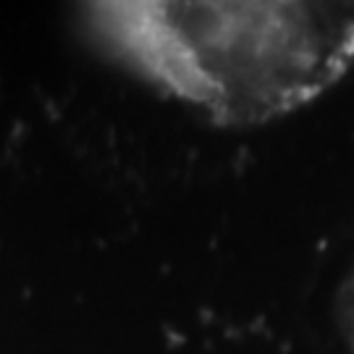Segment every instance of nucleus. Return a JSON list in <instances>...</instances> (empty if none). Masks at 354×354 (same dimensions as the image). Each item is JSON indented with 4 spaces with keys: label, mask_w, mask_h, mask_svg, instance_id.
Returning a JSON list of instances; mask_svg holds the SVG:
<instances>
[{
    "label": "nucleus",
    "mask_w": 354,
    "mask_h": 354,
    "mask_svg": "<svg viewBox=\"0 0 354 354\" xmlns=\"http://www.w3.org/2000/svg\"><path fill=\"white\" fill-rule=\"evenodd\" d=\"M115 58L221 124L299 108L354 64V3H92Z\"/></svg>",
    "instance_id": "nucleus-1"
}]
</instances>
